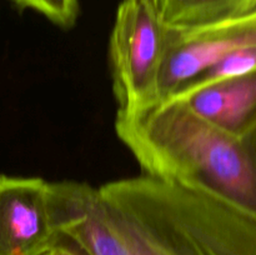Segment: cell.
Wrapping results in <instances>:
<instances>
[{
    "label": "cell",
    "instance_id": "6da1fadb",
    "mask_svg": "<svg viewBox=\"0 0 256 255\" xmlns=\"http://www.w3.org/2000/svg\"><path fill=\"white\" fill-rule=\"evenodd\" d=\"M115 130L145 175L209 194L256 219V122L234 134L169 98L118 112Z\"/></svg>",
    "mask_w": 256,
    "mask_h": 255
},
{
    "label": "cell",
    "instance_id": "7a4b0ae2",
    "mask_svg": "<svg viewBox=\"0 0 256 255\" xmlns=\"http://www.w3.org/2000/svg\"><path fill=\"white\" fill-rule=\"evenodd\" d=\"M99 189L132 255H256V219L218 198L145 174Z\"/></svg>",
    "mask_w": 256,
    "mask_h": 255
},
{
    "label": "cell",
    "instance_id": "3957f363",
    "mask_svg": "<svg viewBox=\"0 0 256 255\" xmlns=\"http://www.w3.org/2000/svg\"><path fill=\"white\" fill-rule=\"evenodd\" d=\"M169 30L155 0H122L109 44L118 112H132L158 102Z\"/></svg>",
    "mask_w": 256,
    "mask_h": 255
},
{
    "label": "cell",
    "instance_id": "277c9868",
    "mask_svg": "<svg viewBox=\"0 0 256 255\" xmlns=\"http://www.w3.org/2000/svg\"><path fill=\"white\" fill-rule=\"evenodd\" d=\"M256 48V9L202 26L170 28L158 102L189 86L226 55Z\"/></svg>",
    "mask_w": 256,
    "mask_h": 255
},
{
    "label": "cell",
    "instance_id": "5b68a950",
    "mask_svg": "<svg viewBox=\"0 0 256 255\" xmlns=\"http://www.w3.org/2000/svg\"><path fill=\"white\" fill-rule=\"evenodd\" d=\"M62 240L50 182L0 174V255H45Z\"/></svg>",
    "mask_w": 256,
    "mask_h": 255
},
{
    "label": "cell",
    "instance_id": "8992f818",
    "mask_svg": "<svg viewBox=\"0 0 256 255\" xmlns=\"http://www.w3.org/2000/svg\"><path fill=\"white\" fill-rule=\"evenodd\" d=\"M50 200L60 235L82 254L132 255L99 188L72 180L50 182Z\"/></svg>",
    "mask_w": 256,
    "mask_h": 255
},
{
    "label": "cell",
    "instance_id": "52a82bcc",
    "mask_svg": "<svg viewBox=\"0 0 256 255\" xmlns=\"http://www.w3.org/2000/svg\"><path fill=\"white\" fill-rule=\"evenodd\" d=\"M172 98L212 124L244 134L256 122V72L188 88Z\"/></svg>",
    "mask_w": 256,
    "mask_h": 255
},
{
    "label": "cell",
    "instance_id": "ba28073f",
    "mask_svg": "<svg viewBox=\"0 0 256 255\" xmlns=\"http://www.w3.org/2000/svg\"><path fill=\"white\" fill-rule=\"evenodd\" d=\"M169 28L188 29L220 22L256 9V0H155Z\"/></svg>",
    "mask_w": 256,
    "mask_h": 255
},
{
    "label": "cell",
    "instance_id": "9c48e42d",
    "mask_svg": "<svg viewBox=\"0 0 256 255\" xmlns=\"http://www.w3.org/2000/svg\"><path fill=\"white\" fill-rule=\"evenodd\" d=\"M20 9H29L46 18L52 24L69 29L79 15V0H10Z\"/></svg>",
    "mask_w": 256,
    "mask_h": 255
},
{
    "label": "cell",
    "instance_id": "30bf717a",
    "mask_svg": "<svg viewBox=\"0 0 256 255\" xmlns=\"http://www.w3.org/2000/svg\"><path fill=\"white\" fill-rule=\"evenodd\" d=\"M82 252H80L79 249H74L72 246H68V245H64L60 242L59 245L54 248V249L50 250L49 252H46L45 255H82Z\"/></svg>",
    "mask_w": 256,
    "mask_h": 255
},
{
    "label": "cell",
    "instance_id": "8fae6325",
    "mask_svg": "<svg viewBox=\"0 0 256 255\" xmlns=\"http://www.w3.org/2000/svg\"><path fill=\"white\" fill-rule=\"evenodd\" d=\"M82 255H84V254H82Z\"/></svg>",
    "mask_w": 256,
    "mask_h": 255
}]
</instances>
